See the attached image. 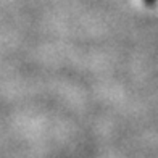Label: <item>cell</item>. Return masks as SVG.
<instances>
[{"label":"cell","instance_id":"6da1fadb","mask_svg":"<svg viewBox=\"0 0 158 158\" xmlns=\"http://www.w3.org/2000/svg\"><path fill=\"white\" fill-rule=\"evenodd\" d=\"M143 3H145L147 6H155L158 3V0H143Z\"/></svg>","mask_w":158,"mask_h":158}]
</instances>
